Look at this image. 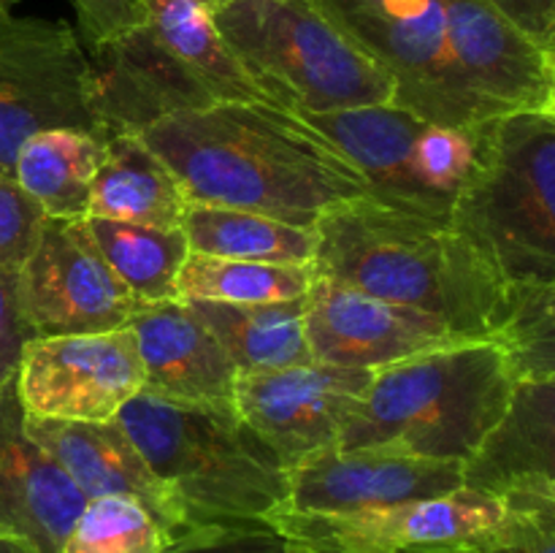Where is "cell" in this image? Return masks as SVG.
Masks as SVG:
<instances>
[{
	"mask_svg": "<svg viewBox=\"0 0 555 553\" xmlns=\"http://www.w3.org/2000/svg\"><path fill=\"white\" fill-rule=\"evenodd\" d=\"M190 204L260 211L314 228L336 204L366 198L358 168L307 119L266 103H217L141 130Z\"/></svg>",
	"mask_w": 555,
	"mask_h": 553,
	"instance_id": "obj_1",
	"label": "cell"
},
{
	"mask_svg": "<svg viewBox=\"0 0 555 553\" xmlns=\"http://www.w3.org/2000/svg\"><path fill=\"white\" fill-rule=\"evenodd\" d=\"M314 233V274L434 314L464 339H491L502 320L507 282L450 220L352 198L331 206Z\"/></svg>",
	"mask_w": 555,
	"mask_h": 553,
	"instance_id": "obj_2",
	"label": "cell"
},
{
	"mask_svg": "<svg viewBox=\"0 0 555 553\" xmlns=\"http://www.w3.org/2000/svg\"><path fill=\"white\" fill-rule=\"evenodd\" d=\"M513 390L515 374L493 339L439 347L374 369L339 448L464 464L504 415Z\"/></svg>",
	"mask_w": 555,
	"mask_h": 553,
	"instance_id": "obj_3",
	"label": "cell"
},
{
	"mask_svg": "<svg viewBox=\"0 0 555 553\" xmlns=\"http://www.w3.org/2000/svg\"><path fill=\"white\" fill-rule=\"evenodd\" d=\"M188 531L266 520L287 502V472L233 407L184 404L141 390L117 412Z\"/></svg>",
	"mask_w": 555,
	"mask_h": 553,
	"instance_id": "obj_4",
	"label": "cell"
},
{
	"mask_svg": "<svg viewBox=\"0 0 555 553\" xmlns=\"http://www.w3.org/2000/svg\"><path fill=\"white\" fill-rule=\"evenodd\" d=\"M450 226L504 282L555 285V112H515L488 123Z\"/></svg>",
	"mask_w": 555,
	"mask_h": 553,
	"instance_id": "obj_5",
	"label": "cell"
},
{
	"mask_svg": "<svg viewBox=\"0 0 555 553\" xmlns=\"http://www.w3.org/2000/svg\"><path fill=\"white\" fill-rule=\"evenodd\" d=\"M215 27L285 112L325 114L393 101L388 74L312 0H228Z\"/></svg>",
	"mask_w": 555,
	"mask_h": 553,
	"instance_id": "obj_6",
	"label": "cell"
},
{
	"mask_svg": "<svg viewBox=\"0 0 555 553\" xmlns=\"http://www.w3.org/2000/svg\"><path fill=\"white\" fill-rule=\"evenodd\" d=\"M266 520L307 553H518L534 531L555 524V507L518 510L461 486L444 497L390 507L276 510Z\"/></svg>",
	"mask_w": 555,
	"mask_h": 553,
	"instance_id": "obj_7",
	"label": "cell"
},
{
	"mask_svg": "<svg viewBox=\"0 0 555 553\" xmlns=\"http://www.w3.org/2000/svg\"><path fill=\"white\" fill-rule=\"evenodd\" d=\"M366 182L369 201L404 215L450 220L461 188L480 160L486 125L450 128L396 103L304 114Z\"/></svg>",
	"mask_w": 555,
	"mask_h": 553,
	"instance_id": "obj_8",
	"label": "cell"
},
{
	"mask_svg": "<svg viewBox=\"0 0 555 553\" xmlns=\"http://www.w3.org/2000/svg\"><path fill=\"white\" fill-rule=\"evenodd\" d=\"M388 74L396 106L450 128H480L502 114L461 63L444 0H312Z\"/></svg>",
	"mask_w": 555,
	"mask_h": 553,
	"instance_id": "obj_9",
	"label": "cell"
},
{
	"mask_svg": "<svg viewBox=\"0 0 555 553\" xmlns=\"http://www.w3.org/2000/svg\"><path fill=\"white\" fill-rule=\"evenodd\" d=\"M76 128L103 141L90 106V60L63 20H0V168L38 130Z\"/></svg>",
	"mask_w": 555,
	"mask_h": 553,
	"instance_id": "obj_10",
	"label": "cell"
},
{
	"mask_svg": "<svg viewBox=\"0 0 555 553\" xmlns=\"http://www.w3.org/2000/svg\"><path fill=\"white\" fill-rule=\"evenodd\" d=\"M16 298L33 339L125 329L139 301L106 263L85 220H43L16 271Z\"/></svg>",
	"mask_w": 555,
	"mask_h": 553,
	"instance_id": "obj_11",
	"label": "cell"
},
{
	"mask_svg": "<svg viewBox=\"0 0 555 553\" xmlns=\"http://www.w3.org/2000/svg\"><path fill=\"white\" fill-rule=\"evenodd\" d=\"M374 369L309 361L301 366L238 372L233 410L274 453L282 470L339 448L347 421L361 404Z\"/></svg>",
	"mask_w": 555,
	"mask_h": 553,
	"instance_id": "obj_12",
	"label": "cell"
},
{
	"mask_svg": "<svg viewBox=\"0 0 555 553\" xmlns=\"http://www.w3.org/2000/svg\"><path fill=\"white\" fill-rule=\"evenodd\" d=\"M25 415L112 421L144 390V363L130 325L101 334L38 336L14 372Z\"/></svg>",
	"mask_w": 555,
	"mask_h": 553,
	"instance_id": "obj_13",
	"label": "cell"
},
{
	"mask_svg": "<svg viewBox=\"0 0 555 553\" xmlns=\"http://www.w3.org/2000/svg\"><path fill=\"white\" fill-rule=\"evenodd\" d=\"M304 334L312 361L350 369H383L469 342L434 314L399 307L320 274H314L307 293Z\"/></svg>",
	"mask_w": 555,
	"mask_h": 553,
	"instance_id": "obj_14",
	"label": "cell"
},
{
	"mask_svg": "<svg viewBox=\"0 0 555 553\" xmlns=\"http://www.w3.org/2000/svg\"><path fill=\"white\" fill-rule=\"evenodd\" d=\"M85 52H90V106L103 141L114 133H141L173 114L217 106L198 74L146 22Z\"/></svg>",
	"mask_w": 555,
	"mask_h": 553,
	"instance_id": "obj_15",
	"label": "cell"
},
{
	"mask_svg": "<svg viewBox=\"0 0 555 553\" xmlns=\"http://www.w3.org/2000/svg\"><path fill=\"white\" fill-rule=\"evenodd\" d=\"M464 486L461 461L331 448L287 472L291 513H356L444 497Z\"/></svg>",
	"mask_w": 555,
	"mask_h": 553,
	"instance_id": "obj_16",
	"label": "cell"
},
{
	"mask_svg": "<svg viewBox=\"0 0 555 553\" xmlns=\"http://www.w3.org/2000/svg\"><path fill=\"white\" fill-rule=\"evenodd\" d=\"M461 475L464 488L518 510L555 507V380L515 383L507 410Z\"/></svg>",
	"mask_w": 555,
	"mask_h": 553,
	"instance_id": "obj_17",
	"label": "cell"
},
{
	"mask_svg": "<svg viewBox=\"0 0 555 553\" xmlns=\"http://www.w3.org/2000/svg\"><path fill=\"white\" fill-rule=\"evenodd\" d=\"M68 472L27 434L14 377L0 385V531L60 553L85 507Z\"/></svg>",
	"mask_w": 555,
	"mask_h": 553,
	"instance_id": "obj_18",
	"label": "cell"
},
{
	"mask_svg": "<svg viewBox=\"0 0 555 553\" xmlns=\"http://www.w3.org/2000/svg\"><path fill=\"white\" fill-rule=\"evenodd\" d=\"M25 428L68 472L85 499L130 497L160 520L171 540L188 531L171 491L157 480L117 417L90 423L25 415Z\"/></svg>",
	"mask_w": 555,
	"mask_h": 553,
	"instance_id": "obj_19",
	"label": "cell"
},
{
	"mask_svg": "<svg viewBox=\"0 0 555 553\" xmlns=\"http://www.w3.org/2000/svg\"><path fill=\"white\" fill-rule=\"evenodd\" d=\"M144 363V394L184 404L233 407L236 366L184 301L139 304L128 320Z\"/></svg>",
	"mask_w": 555,
	"mask_h": 553,
	"instance_id": "obj_20",
	"label": "cell"
},
{
	"mask_svg": "<svg viewBox=\"0 0 555 553\" xmlns=\"http://www.w3.org/2000/svg\"><path fill=\"white\" fill-rule=\"evenodd\" d=\"M188 204L177 177L139 133H114L103 141V163L92 182L87 217L182 228Z\"/></svg>",
	"mask_w": 555,
	"mask_h": 553,
	"instance_id": "obj_21",
	"label": "cell"
},
{
	"mask_svg": "<svg viewBox=\"0 0 555 553\" xmlns=\"http://www.w3.org/2000/svg\"><path fill=\"white\" fill-rule=\"evenodd\" d=\"M184 304L225 347L236 372H269V369L301 366L312 361L304 334L307 296L258 304Z\"/></svg>",
	"mask_w": 555,
	"mask_h": 553,
	"instance_id": "obj_22",
	"label": "cell"
},
{
	"mask_svg": "<svg viewBox=\"0 0 555 553\" xmlns=\"http://www.w3.org/2000/svg\"><path fill=\"white\" fill-rule=\"evenodd\" d=\"M103 163V141L87 130L49 128L16 150V184L49 220H85L90 190Z\"/></svg>",
	"mask_w": 555,
	"mask_h": 553,
	"instance_id": "obj_23",
	"label": "cell"
},
{
	"mask_svg": "<svg viewBox=\"0 0 555 553\" xmlns=\"http://www.w3.org/2000/svg\"><path fill=\"white\" fill-rule=\"evenodd\" d=\"M144 22L209 87L217 103L276 106L247 65L236 57L201 0H144ZM280 108V106H276Z\"/></svg>",
	"mask_w": 555,
	"mask_h": 553,
	"instance_id": "obj_24",
	"label": "cell"
},
{
	"mask_svg": "<svg viewBox=\"0 0 555 553\" xmlns=\"http://www.w3.org/2000/svg\"><path fill=\"white\" fill-rule=\"evenodd\" d=\"M182 231L190 253L215 258L255 260V263L312 266L318 253L314 228L291 226L260 211L228 206L188 204Z\"/></svg>",
	"mask_w": 555,
	"mask_h": 553,
	"instance_id": "obj_25",
	"label": "cell"
},
{
	"mask_svg": "<svg viewBox=\"0 0 555 553\" xmlns=\"http://www.w3.org/2000/svg\"><path fill=\"white\" fill-rule=\"evenodd\" d=\"M85 228L114 274L139 304L177 298V276L190 253L182 228H150L85 217Z\"/></svg>",
	"mask_w": 555,
	"mask_h": 553,
	"instance_id": "obj_26",
	"label": "cell"
},
{
	"mask_svg": "<svg viewBox=\"0 0 555 553\" xmlns=\"http://www.w3.org/2000/svg\"><path fill=\"white\" fill-rule=\"evenodd\" d=\"M312 280V266L255 263L188 253L177 276V298L222 304L287 301L307 296Z\"/></svg>",
	"mask_w": 555,
	"mask_h": 553,
	"instance_id": "obj_27",
	"label": "cell"
},
{
	"mask_svg": "<svg viewBox=\"0 0 555 553\" xmlns=\"http://www.w3.org/2000/svg\"><path fill=\"white\" fill-rule=\"evenodd\" d=\"M491 339L507 356L515 383L555 380V285L507 282L502 320Z\"/></svg>",
	"mask_w": 555,
	"mask_h": 553,
	"instance_id": "obj_28",
	"label": "cell"
},
{
	"mask_svg": "<svg viewBox=\"0 0 555 553\" xmlns=\"http://www.w3.org/2000/svg\"><path fill=\"white\" fill-rule=\"evenodd\" d=\"M171 542L160 520L130 497L87 499L60 553H163Z\"/></svg>",
	"mask_w": 555,
	"mask_h": 553,
	"instance_id": "obj_29",
	"label": "cell"
},
{
	"mask_svg": "<svg viewBox=\"0 0 555 553\" xmlns=\"http://www.w3.org/2000/svg\"><path fill=\"white\" fill-rule=\"evenodd\" d=\"M163 553H307L269 520L195 526L173 537Z\"/></svg>",
	"mask_w": 555,
	"mask_h": 553,
	"instance_id": "obj_30",
	"label": "cell"
},
{
	"mask_svg": "<svg viewBox=\"0 0 555 553\" xmlns=\"http://www.w3.org/2000/svg\"><path fill=\"white\" fill-rule=\"evenodd\" d=\"M43 211L16 184L14 173L0 168V271L16 274L38 242Z\"/></svg>",
	"mask_w": 555,
	"mask_h": 553,
	"instance_id": "obj_31",
	"label": "cell"
},
{
	"mask_svg": "<svg viewBox=\"0 0 555 553\" xmlns=\"http://www.w3.org/2000/svg\"><path fill=\"white\" fill-rule=\"evenodd\" d=\"M79 16V41L95 49L108 38L128 33L144 22V0H74Z\"/></svg>",
	"mask_w": 555,
	"mask_h": 553,
	"instance_id": "obj_32",
	"label": "cell"
},
{
	"mask_svg": "<svg viewBox=\"0 0 555 553\" xmlns=\"http://www.w3.org/2000/svg\"><path fill=\"white\" fill-rule=\"evenodd\" d=\"M33 339L16 298V274L0 271V385L14 377L22 350Z\"/></svg>",
	"mask_w": 555,
	"mask_h": 553,
	"instance_id": "obj_33",
	"label": "cell"
},
{
	"mask_svg": "<svg viewBox=\"0 0 555 553\" xmlns=\"http://www.w3.org/2000/svg\"><path fill=\"white\" fill-rule=\"evenodd\" d=\"M531 43L555 54V0H486Z\"/></svg>",
	"mask_w": 555,
	"mask_h": 553,
	"instance_id": "obj_34",
	"label": "cell"
},
{
	"mask_svg": "<svg viewBox=\"0 0 555 553\" xmlns=\"http://www.w3.org/2000/svg\"><path fill=\"white\" fill-rule=\"evenodd\" d=\"M520 553H555V524L542 526L540 531H534Z\"/></svg>",
	"mask_w": 555,
	"mask_h": 553,
	"instance_id": "obj_35",
	"label": "cell"
},
{
	"mask_svg": "<svg viewBox=\"0 0 555 553\" xmlns=\"http://www.w3.org/2000/svg\"><path fill=\"white\" fill-rule=\"evenodd\" d=\"M0 553H41V551H38L36 545H30L27 540H22V537L0 531Z\"/></svg>",
	"mask_w": 555,
	"mask_h": 553,
	"instance_id": "obj_36",
	"label": "cell"
},
{
	"mask_svg": "<svg viewBox=\"0 0 555 553\" xmlns=\"http://www.w3.org/2000/svg\"><path fill=\"white\" fill-rule=\"evenodd\" d=\"M16 3H20V0H0V20H5V16L14 14Z\"/></svg>",
	"mask_w": 555,
	"mask_h": 553,
	"instance_id": "obj_37",
	"label": "cell"
},
{
	"mask_svg": "<svg viewBox=\"0 0 555 553\" xmlns=\"http://www.w3.org/2000/svg\"><path fill=\"white\" fill-rule=\"evenodd\" d=\"M201 3H206V5H220V3H228V0H201Z\"/></svg>",
	"mask_w": 555,
	"mask_h": 553,
	"instance_id": "obj_38",
	"label": "cell"
},
{
	"mask_svg": "<svg viewBox=\"0 0 555 553\" xmlns=\"http://www.w3.org/2000/svg\"><path fill=\"white\" fill-rule=\"evenodd\" d=\"M520 551H524V548H520ZM520 551H518V553H520Z\"/></svg>",
	"mask_w": 555,
	"mask_h": 553,
	"instance_id": "obj_39",
	"label": "cell"
}]
</instances>
